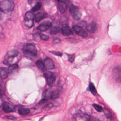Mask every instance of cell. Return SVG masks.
<instances>
[{
  "instance_id": "10",
  "label": "cell",
  "mask_w": 121,
  "mask_h": 121,
  "mask_svg": "<svg viewBox=\"0 0 121 121\" xmlns=\"http://www.w3.org/2000/svg\"><path fill=\"white\" fill-rule=\"evenodd\" d=\"M2 108L3 111L7 113L15 111V107L10 103L5 102L3 104Z\"/></svg>"
},
{
  "instance_id": "27",
  "label": "cell",
  "mask_w": 121,
  "mask_h": 121,
  "mask_svg": "<svg viewBox=\"0 0 121 121\" xmlns=\"http://www.w3.org/2000/svg\"><path fill=\"white\" fill-rule=\"evenodd\" d=\"M68 60L70 62H73L75 60V55L74 54H68Z\"/></svg>"
},
{
  "instance_id": "34",
  "label": "cell",
  "mask_w": 121,
  "mask_h": 121,
  "mask_svg": "<svg viewBox=\"0 0 121 121\" xmlns=\"http://www.w3.org/2000/svg\"></svg>"
},
{
  "instance_id": "3",
  "label": "cell",
  "mask_w": 121,
  "mask_h": 121,
  "mask_svg": "<svg viewBox=\"0 0 121 121\" xmlns=\"http://www.w3.org/2000/svg\"><path fill=\"white\" fill-rule=\"evenodd\" d=\"M18 54L19 52L16 50H13L8 52L4 57L3 63L5 65H11L14 64V61Z\"/></svg>"
},
{
  "instance_id": "11",
  "label": "cell",
  "mask_w": 121,
  "mask_h": 121,
  "mask_svg": "<svg viewBox=\"0 0 121 121\" xmlns=\"http://www.w3.org/2000/svg\"><path fill=\"white\" fill-rule=\"evenodd\" d=\"M51 26L52 23L51 22L46 21L40 24L37 28L41 31H46Z\"/></svg>"
},
{
  "instance_id": "4",
  "label": "cell",
  "mask_w": 121,
  "mask_h": 121,
  "mask_svg": "<svg viewBox=\"0 0 121 121\" xmlns=\"http://www.w3.org/2000/svg\"><path fill=\"white\" fill-rule=\"evenodd\" d=\"M34 15L32 12L28 11L26 13L24 17L25 25L28 28H31L34 25Z\"/></svg>"
},
{
  "instance_id": "7",
  "label": "cell",
  "mask_w": 121,
  "mask_h": 121,
  "mask_svg": "<svg viewBox=\"0 0 121 121\" xmlns=\"http://www.w3.org/2000/svg\"><path fill=\"white\" fill-rule=\"evenodd\" d=\"M73 30L78 35L82 37H86L87 36V33L81 26L78 25H74L72 27Z\"/></svg>"
},
{
  "instance_id": "32",
  "label": "cell",
  "mask_w": 121,
  "mask_h": 121,
  "mask_svg": "<svg viewBox=\"0 0 121 121\" xmlns=\"http://www.w3.org/2000/svg\"><path fill=\"white\" fill-rule=\"evenodd\" d=\"M59 3H68L69 0H56Z\"/></svg>"
},
{
  "instance_id": "23",
  "label": "cell",
  "mask_w": 121,
  "mask_h": 121,
  "mask_svg": "<svg viewBox=\"0 0 121 121\" xmlns=\"http://www.w3.org/2000/svg\"><path fill=\"white\" fill-rule=\"evenodd\" d=\"M89 88L90 92L94 95H95V94H96V89H95L94 84L92 83H90L89 86Z\"/></svg>"
},
{
  "instance_id": "16",
  "label": "cell",
  "mask_w": 121,
  "mask_h": 121,
  "mask_svg": "<svg viewBox=\"0 0 121 121\" xmlns=\"http://www.w3.org/2000/svg\"><path fill=\"white\" fill-rule=\"evenodd\" d=\"M9 72L8 69L5 68H0V78L2 79L6 78L8 76Z\"/></svg>"
},
{
  "instance_id": "15",
  "label": "cell",
  "mask_w": 121,
  "mask_h": 121,
  "mask_svg": "<svg viewBox=\"0 0 121 121\" xmlns=\"http://www.w3.org/2000/svg\"><path fill=\"white\" fill-rule=\"evenodd\" d=\"M86 29L88 32L90 33H94L97 29L96 24L95 22H91L87 25Z\"/></svg>"
},
{
  "instance_id": "6",
  "label": "cell",
  "mask_w": 121,
  "mask_h": 121,
  "mask_svg": "<svg viewBox=\"0 0 121 121\" xmlns=\"http://www.w3.org/2000/svg\"><path fill=\"white\" fill-rule=\"evenodd\" d=\"M43 75L46 79L48 85L50 87L52 86L55 80V77L53 73L50 71H47L44 72Z\"/></svg>"
},
{
  "instance_id": "21",
  "label": "cell",
  "mask_w": 121,
  "mask_h": 121,
  "mask_svg": "<svg viewBox=\"0 0 121 121\" xmlns=\"http://www.w3.org/2000/svg\"><path fill=\"white\" fill-rule=\"evenodd\" d=\"M33 40L36 42H39L41 40V34L39 33H36L33 35Z\"/></svg>"
},
{
  "instance_id": "17",
  "label": "cell",
  "mask_w": 121,
  "mask_h": 121,
  "mask_svg": "<svg viewBox=\"0 0 121 121\" xmlns=\"http://www.w3.org/2000/svg\"><path fill=\"white\" fill-rule=\"evenodd\" d=\"M36 66L37 67V68L41 71H45L46 70L45 67L44 66V63L43 62V61L41 60H38L36 61L35 63Z\"/></svg>"
},
{
  "instance_id": "33",
  "label": "cell",
  "mask_w": 121,
  "mask_h": 121,
  "mask_svg": "<svg viewBox=\"0 0 121 121\" xmlns=\"http://www.w3.org/2000/svg\"><path fill=\"white\" fill-rule=\"evenodd\" d=\"M6 117L8 119H10V120H14L16 119V118L13 116H11V115H8V116H6Z\"/></svg>"
},
{
  "instance_id": "12",
  "label": "cell",
  "mask_w": 121,
  "mask_h": 121,
  "mask_svg": "<svg viewBox=\"0 0 121 121\" xmlns=\"http://www.w3.org/2000/svg\"><path fill=\"white\" fill-rule=\"evenodd\" d=\"M44 64L45 68L49 69H52L54 68V63L53 60L49 58H46L44 60Z\"/></svg>"
},
{
  "instance_id": "28",
  "label": "cell",
  "mask_w": 121,
  "mask_h": 121,
  "mask_svg": "<svg viewBox=\"0 0 121 121\" xmlns=\"http://www.w3.org/2000/svg\"><path fill=\"white\" fill-rule=\"evenodd\" d=\"M41 40L44 41H47L49 39V36L48 35H44L43 34H41Z\"/></svg>"
},
{
  "instance_id": "31",
  "label": "cell",
  "mask_w": 121,
  "mask_h": 121,
  "mask_svg": "<svg viewBox=\"0 0 121 121\" xmlns=\"http://www.w3.org/2000/svg\"><path fill=\"white\" fill-rule=\"evenodd\" d=\"M52 54L58 56H61L62 53L60 52H51Z\"/></svg>"
},
{
  "instance_id": "8",
  "label": "cell",
  "mask_w": 121,
  "mask_h": 121,
  "mask_svg": "<svg viewBox=\"0 0 121 121\" xmlns=\"http://www.w3.org/2000/svg\"><path fill=\"white\" fill-rule=\"evenodd\" d=\"M90 119V116L86 113H78L75 114L73 117V120L75 121H89Z\"/></svg>"
},
{
  "instance_id": "24",
  "label": "cell",
  "mask_w": 121,
  "mask_h": 121,
  "mask_svg": "<svg viewBox=\"0 0 121 121\" xmlns=\"http://www.w3.org/2000/svg\"><path fill=\"white\" fill-rule=\"evenodd\" d=\"M17 68H18L17 65L16 63H14V64L10 65V66L9 67V68L8 69H9V72H12L14 70L17 69Z\"/></svg>"
},
{
  "instance_id": "26",
  "label": "cell",
  "mask_w": 121,
  "mask_h": 121,
  "mask_svg": "<svg viewBox=\"0 0 121 121\" xmlns=\"http://www.w3.org/2000/svg\"><path fill=\"white\" fill-rule=\"evenodd\" d=\"M93 106L98 112H101L103 110L102 107H101L100 105L97 104H93Z\"/></svg>"
},
{
  "instance_id": "20",
  "label": "cell",
  "mask_w": 121,
  "mask_h": 121,
  "mask_svg": "<svg viewBox=\"0 0 121 121\" xmlns=\"http://www.w3.org/2000/svg\"><path fill=\"white\" fill-rule=\"evenodd\" d=\"M60 29L58 26H54L51 28L50 31V33L51 34L55 35V34H56L57 33H59L60 32Z\"/></svg>"
},
{
  "instance_id": "18",
  "label": "cell",
  "mask_w": 121,
  "mask_h": 121,
  "mask_svg": "<svg viewBox=\"0 0 121 121\" xmlns=\"http://www.w3.org/2000/svg\"><path fill=\"white\" fill-rule=\"evenodd\" d=\"M58 8L61 13H64L67 9L68 3H59L58 2Z\"/></svg>"
},
{
  "instance_id": "30",
  "label": "cell",
  "mask_w": 121,
  "mask_h": 121,
  "mask_svg": "<svg viewBox=\"0 0 121 121\" xmlns=\"http://www.w3.org/2000/svg\"><path fill=\"white\" fill-rule=\"evenodd\" d=\"M104 113H105V114L107 116L108 118H112V116L111 115V114L110 113V112L107 109H105Z\"/></svg>"
},
{
  "instance_id": "22",
  "label": "cell",
  "mask_w": 121,
  "mask_h": 121,
  "mask_svg": "<svg viewBox=\"0 0 121 121\" xmlns=\"http://www.w3.org/2000/svg\"><path fill=\"white\" fill-rule=\"evenodd\" d=\"M42 6V3L41 2H38L37 3L35 6H34L32 9V11L33 12H35L38 11L39 9H40Z\"/></svg>"
},
{
  "instance_id": "13",
  "label": "cell",
  "mask_w": 121,
  "mask_h": 121,
  "mask_svg": "<svg viewBox=\"0 0 121 121\" xmlns=\"http://www.w3.org/2000/svg\"><path fill=\"white\" fill-rule=\"evenodd\" d=\"M47 17V14L44 12H39L35 14L34 18L36 22H39Z\"/></svg>"
},
{
  "instance_id": "29",
  "label": "cell",
  "mask_w": 121,
  "mask_h": 121,
  "mask_svg": "<svg viewBox=\"0 0 121 121\" xmlns=\"http://www.w3.org/2000/svg\"><path fill=\"white\" fill-rule=\"evenodd\" d=\"M60 42V40L59 38L58 37H54L53 38L52 40V43H59Z\"/></svg>"
},
{
  "instance_id": "19",
  "label": "cell",
  "mask_w": 121,
  "mask_h": 121,
  "mask_svg": "<svg viewBox=\"0 0 121 121\" xmlns=\"http://www.w3.org/2000/svg\"><path fill=\"white\" fill-rule=\"evenodd\" d=\"M18 112L21 115H26L30 112V110L27 108H20L18 110Z\"/></svg>"
},
{
  "instance_id": "1",
  "label": "cell",
  "mask_w": 121,
  "mask_h": 121,
  "mask_svg": "<svg viewBox=\"0 0 121 121\" xmlns=\"http://www.w3.org/2000/svg\"><path fill=\"white\" fill-rule=\"evenodd\" d=\"M15 7L13 1L10 0H3L0 1V10L4 13L12 11Z\"/></svg>"
},
{
  "instance_id": "2",
  "label": "cell",
  "mask_w": 121,
  "mask_h": 121,
  "mask_svg": "<svg viewBox=\"0 0 121 121\" xmlns=\"http://www.w3.org/2000/svg\"><path fill=\"white\" fill-rule=\"evenodd\" d=\"M23 52L24 55L28 57H35L37 55V50L35 46L32 43H26L23 47Z\"/></svg>"
},
{
  "instance_id": "5",
  "label": "cell",
  "mask_w": 121,
  "mask_h": 121,
  "mask_svg": "<svg viewBox=\"0 0 121 121\" xmlns=\"http://www.w3.org/2000/svg\"><path fill=\"white\" fill-rule=\"evenodd\" d=\"M69 12L73 17L76 20H78L81 17V13L78 8L73 4L71 5L69 7Z\"/></svg>"
},
{
  "instance_id": "9",
  "label": "cell",
  "mask_w": 121,
  "mask_h": 121,
  "mask_svg": "<svg viewBox=\"0 0 121 121\" xmlns=\"http://www.w3.org/2000/svg\"><path fill=\"white\" fill-rule=\"evenodd\" d=\"M112 76L113 78L117 82L120 83L121 80V70L120 68L116 67L113 69L112 71Z\"/></svg>"
},
{
  "instance_id": "14",
  "label": "cell",
  "mask_w": 121,
  "mask_h": 121,
  "mask_svg": "<svg viewBox=\"0 0 121 121\" xmlns=\"http://www.w3.org/2000/svg\"><path fill=\"white\" fill-rule=\"evenodd\" d=\"M61 31L62 34L66 36H68L73 34V32L70 28L66 25H63L61 28Z\"/></svg>"
},
{
  "instance_id": "25",
  "label": "cell",
  "mask_w": 121,
  "mask_h": 121,
  "mask_svg": "<svg viewBox=\"0 0 121 121\" xmlns=\"http://www.w3.org/2000/svg\"><path fill=\"white\" fill-rule=\"evenodd\" d=\"M59 95V93L57 90L54 91L52 92L51 95V99H55L58 97Z\"/></svg>"
}]
</instances>
